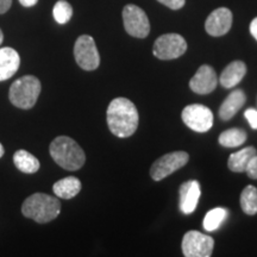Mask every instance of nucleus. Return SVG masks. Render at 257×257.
I'll list each match as a JSON object with an SVG mask.
<instances>
[{"instance_id":"obj_21","label":"nucleus","mask_w":257,"mask_h":257,"mask_svg":"<svg viewBox=\"0 0 257 257\" xmlns=\"http://www.w3.org/2000/svg\"><path fill=\"white\" fill-rule=\"evenodd\" d=\"M240 207L248 216H255L257 213V188L249 185L243 189L240 194Z\"/></svg>"},{"instance_id":"obj_14","label":"nucleus","mask_w":257,"mask_h":257,"mask_svg":"<svg viewBox=\"0 0 257 257\" xmlns=\"http://www.w3.org/2000/svg\"><path fill=\"white\" fill-rule=\"evenodd\" d=\"M21 66V57L14 48H0V81L15 75Z\"/></svg>"},{"instance_id":"obj_5","label":"nucleus","mask_w":257,"mask_h":257,"mask_svg":"<svg viewBox=\"0 0 257 257\" xmlns=\"http://www.w3.org/2000/svg\"><path fill=\"white\" fill-rule=\"evenodd\" d=\"M187 50L186 40L179 34H166L154 43L153 53L160 60H174L182 56Z\"/></svg>"},{"instance_id":"obj_29","label":"nucleus","mask_w":257,"mask_h":257,"mask_svg":"<svg viewBox=\"0 0 257 257\" xmlns=\"http://www.w3.org/2000/svg\"><path fill=\"white\" fill-rule=\"evenodd\" d=\"M19 3H21L24 8H31V6H35L37 4L38 0H19Z\"/></svg>"},{"instance_id":"obj_13","label":"nucleus","mask_w":257,"mask_h":257,"mask_svg":"<svg viewBox=\"0 0 257 257\" xmlns=\"http://www.w3.org/2000/svg\"><path fill=\"white\" fill-rule=\"evenodd\" d=\"M180 210L184 214H191L195 211L200 199V184L197 180H189L180 187Z\"/></svg>"},{"instance_id":"obj_18","label":"nucleus","mask_w":257,"mask_h":257,"mask_svg":"<svg viewBox=\"0 0 257 257\" xmlns=\"http://www.w3.org/2000/svg\"><path fill=\"white\" fill-rule=\"evenodd\" d=\"M257 154V150L253 147H246L240 149L239 152L231 154L227 161V167L231 172L245 173L246 166L249 161Z\"/></svg>"},{"instance_id":"obj_7","label":"nucleus","mask_w":257,"mask_h":257,"mask_svg":"<svg viewBox=\"0 0 257 257\" xmlns=\"http://www.w3.org/2000/svg\"><path fill=\"white\" fill-rule=\"evenodd\" d=\"M182 252L186 257H210L213 252L214 239L199 231H188L182 238Z\"/></svg>"},{"instance_id":"obj_28","label":"nucleus","mask_w":257,"mask_h":257,"mask_svg":"<svg viewBox=\"0 0 257 257\" xmlns=\"http://www.w3.org/2000/svg\"><path fill=\"white\" fill-rule=\"evenodd\" d=\"M250 34L257 41V17L253 18L251 23H250Z\"/></svg>"},{"instance_id":"obj_10","label":"nucleus","mask_w":257,"mask_h":257,"mask_svg":"<svg viewBox=\"0 0 257 257\" xmlns=\"http://www.w3.org/2000/svg\"><path fill=\"white\" fill-rule=\"evenodd\" d=\"M182 120L189 128L197 133H207L213 126V113L207 106L188 105L182 110Z\"/></svg>"},{"instance_id":"obj_11","label":"nucleus","mask_w":257,"mask_h":257,"mask_svg":"<svg viewBox=\"0 0 257 257\" xmlns=\"http://www.w3.org/2000/svg\"><path fill=\"white\" fill-rule=\"evenodd\" d=\"M231 27H232V12L226 8L214 10L205 22V30L213 37L224 36L230 31Z\"/></svg>"},{"instance_id":"obj_26","label":"nucleus","mask_w":257,"mask_h":257,"mask_svg":"<svg viewBox=\"0 0 257 257\" xmlns=\"http://www.w3.org/2000/svg\"><path fill=\"white\" fill-rule=\"evenodd\" d=\"M157 2L172 10H180L184 8L186 0H157Z\"/></svg>"},{"instance_id":"obj_27","label":"nucleus","mask_w":257,"mask_h":257,"mask_svg":"<svg viewBox=\"0 0 257 257\" xmlns=\"http://www.w3.org/2000/svg\"><path fill=\"white\" fill-rule=\"evenodd\" d=\"M12 5V0H0V15L8 12Z\"/></svg>"},{"instance_id":"obj_25","label":"nucleus","mask_w":257,"mask_h":257,"mask_svg":"<svg viewBox=\"0 0 257 257\" xmlns=\"http://www.w3.org/2000/svg\"><path fill=\"white\" fill-rule=\"evenodd\" d=\"M244 117L248 120L250 126H251L253 130H257V110L256 108H248L245 112H244Z\"/></svg>"},{"instance_id":"obj_24","label":"nucleus","mask_w":257,"mask_h":257,"mask_svg":"<svg viewBox=\"0 0 257 257\" xmlns=\"http://www.w3.org/2000/svg\"><path fill=\"white\" fill-rule=\"evenodd\" d=\"M245 173L250 179L257 180V154L249 161L248 166H246Z\"/></svg>"},{"instance_id":"obj_23","label":"nucleus","mask_w":257,"mask_h":257,"mask_svg":"<svg viewBox=\"0 0 257 257\" xmlns=\"http://www.w3.org/2000/svg\"><path fill=\"white\" fill-rule=\"evenodd\" d=\"M54 19L59 24L68 23L73 16V8L66 0H59L53 9Z\"/></svg>"},{"instance_id":"obj_3","label":"nucleus","mask_w":257,"mask_h":257,"mask_svg":"<svg viewBox=\"0 0 257 257\" xmlns=\"http://www.w3.org/2000/svg\"><path fill=\"white\" fill-rule=\"evenodd\" d=\"M49 153L57 165L66 170L74 172L85 165L86 155L82 148L68 136L56 137L50 144Z\"/></svg>"},{"instance_id":"obj_19","label":"nucleus","mask_w":257,"mask_h":257,"mask_svg":"<svg viewBox=\"0 0 257 257\" xmlns=\"http://www.w3.org/2000/svg\"><path fill=\"white\" fill-rule=\"evenodd\" d=\"M15 166L25 174H35L40 169V161L27 150H18L14 155Z\"/></svg>"},{"instance_id":"obj_8","label":"nucleus","mask_w":257,"mask_h":257,"mask_svg":"<svg viewBox=\"0 0 257 257\" xmlns=\"http://www.w3.org/2000/svg\"><path fill=\"white\" fill-rule=\"evenodd\" d=\"M124 29L130 36L146 38L150 32V23L146 12L134 4H128L123 10Z\"/></svg>"},{"instance_id":"obj_15","label":"nucleus","mask_w":257,"mask_h":257,"mask_svg":"<svg viewBox=\"0 0 257 257\" xmlns=\"http://www.w3.org/2000/svg\"><path fill=\"white\" fill-rule=\"evenodd\" d=\"M245 100L246 95L242 89H236V91L231 92L219 107L218 114H219L220 119H231V118L243 107V105L245 104Z\"/></svg>"},{"instance_id":"obj_9","label":"nucleus","mask_w":257,"mask_h":257,"mask_svg":"<svg viewBox=\"0 0 257 257\" xmlns=\"http://www.w3.org/2000/svg\"><path fill=\"white\" fill-rule=\"evenodd\" d=\"M189 160V155L186 152H174L166 154L161 156L153 163L150 168V175L155 181H161L166 179L167 176L179 170L182 167L187 165Z\"/></svg>"},{"instance_id":"obj_30","label":"nucleus","mask_w":257,"mask_h":257,"mask_svg":"<svg viewBox=\"0 0 257 257\" xmlns=\"http://www.w3.org/2000/svg\"><path fill=\"white\" fill-rule=\"evenodd\" d=\"M5 150H4V147H3V144L0 143V157H3V155H4Z\"/></svg>"},{"instance_id":"obj_6","label":"nucleus","mask_w":257,"mask_h":257,"mask_svg":"<svg viewBox=\"0 0 257 257\" xmlns=\"http://www.w3.org/2000/svg\"><path fill=\"white\" fill-rule=\"evenodd\" d=\"M74 57L80 68L83 70H95L100 64V55L96 49L95 42L88 35H82L75 42Z\"/></svg>"},{"instance_id":"obj_2","label":"nucleus","mask_w":257,"mask_h":257,"mask_svg":"<svg viewBox=\"0 0 257 257\" xmlns=\"http://www.w3.org/2000/svg\"><path fill=\"white\" fill-rule=\"evenodd\" d=\"M61 212V202L57 198L46 193H35L25 199L22 205V213L38 224L54 220Z\"/></svg>"},{"instance_id":"obj_1","label":"nucleus","mask_w":257,"mask_h":257,"mask_svg":"<svg viewBox=\"0 0 257 257\" xmlns=\"http://www.w3.org/2000/svg\"><path fill=\"white\" fill-rule=\"evenodd\" d=\"M108 128L114 136L126 138L133 136L138 127V111L126 98H115L110 102L106 112Z\"/></svg>"},{"instance_id":"obj_16","label":"nucleus","mask_w":257,"mask_h":257,"mask_svg":"<svg viewBox=\"0 0 257 257\" xmlns=\"http://www.w3.org/2000/svg\"><path fill=\"white\" fill-rule=\"evenodd\" d=\"M246 74V66L243 61H233L225 67L219 82L224 88H232L242 81Z\"/></svg>"},{"instance_id":"obj_31","label":"nucleus","mask_w":257,"mask_h":257,"mask_svg":"<svg viewBox=\"0 0 257 257\" xmlns=\"http://www.w3.org/2000/svg\"><path fill=\"white\" fill-rule=\"evenodd\" d=\"M3 40H4V35H3V31H2V29H0V44L3 43Z\"/></svg>"},{"instance_id":"obj_17","label":"nucleus","mask_w":257,"mask_h":257,"mask_svg":"<svg viewBox=\"0 0 257 257\" xmlns=\"http://www.w3.org/2000/svg\"><path fill=\"white\" fill-rule=\"evenodd\" d=\"M53 191L61 199H72L81 191V181L75 176H68L55 182Z\"/></svg>"},{"instance_id":"obj_12","label":"nucleus","mask_w":257,"mask_h":257,"mask_svg":"<svg viewBox=\"0 0 257 257\" xmlns=\"http://www.w3.org/2000/svg\"><path fill=\"white\" fill-rule=\"evenodd\" d=\"M217 85L218 78L216 70L208 64H202L189 81V87L197 94H208L216 89Z\"/></svg>"},{"instance_id":"obj_22","label":"nucleus","mask_w":257,"mask_h":257,"mask_svg":"<svg viewBox=\"0 0 257 257\" xmlns=\"http://www.w3.org/2000/svg\"><path fill=\"white\" fill-rule=\"evenodd\" d=\"M227 214H229V211L226 208L223 207H216L213 210L208 211L206 216L204 218V221H202V226L204 229L211 232V231H216L219 229V226L224 223V220L226 219Z\"/></svg>"},{"instance_id":"obj_20","label":"nucleus","mask_w":257,"mask_h":257,"mask_svg":"<svg viewBox=\"0 0 257 257\" xmlns=\"http://www.w3.org/2000/svg\"><path fill=\"white\" fill-rule=\"evenodd\" d=\"M246 141V133L242 128H229L220 134L218 142L225 148H236L242 146Z\"/></svg>"},{"instance_id":"obj_4","label":"nucleus","mask_w":257,"mask_h":257,"mask_svg":"<svg viewBox=\"0 0 257 257\" xmlns=\"http://www.w3.org/2000/svg\"><path fill=\"white\" fill-rule=\"evenodd\" d=\"M41 81L34 75H25L16 80L9 91L10 101L22 110H30L41 94Z\"/></svg>"}]
</instances>
